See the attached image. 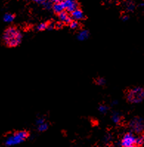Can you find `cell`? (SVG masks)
<instances>
[{
	"label": "cell",
	"mask_w": 144,
	"mask_h": 147,
	"mask_svg": "<svg viewBox=\"0 0 144 147\" xmlns=\"http://www.w3.org/2000/svg\"><path fill=\"white\" fill-rule=\"evenodd\" d=\"M3 39L8 47H16L21 43L22 35L16 28L11 27L7 28L4 33Z\"/></svg>",
	"instance_id": "1"
},
{
	"label": "cell",
	"mask_w": 144,
	"mask_h": 147,
	"mask_svg": "<svg viewBox=\"0 0 144 147\" xmlns=\"http://www.w3.org/2000/svg\"><path fill=\"white\" fill-rule=\"evenodd\" d=\"M28 137V133L25 131H19L7 137L6 139L5 144L7 146H15L17 144H21L22 142L26 140Z\"/></svg>",
	"instance_id": "2"
},
{
	"label": "cell",
	"mask_w": 144,
	"mask_h": 147,
	"mask_svg": "<svg viewBox=\"0 0 144 147\" xmlns=\"http://www.w3.org/2000/svg\"><path fill=\"white\" fill-rule=\"evenodd\" d=\"M144 98V90L141 87H135L129 90L127 99L131 103H140Z\"/></svg>",
	"instance_id": "3"
},
{
	"label": "cell",
	"mask_w": 144,
	"mask_h": 147,
	"mask_svg": "<svg viewBox=\"0 0 144 147\" xmlns=\"http://www.w3.org/2000/svg\"><path fill=\"white\" fill-rule=\"evenodd\" d=\"M130 127L136 133H142L144 131V122L141 118H134L130 122Z\"/></svg>",
	"instance_id": "4"
},
{
	"label": "cell",
	"mask_w": 144,
	"mask_h": 147,
	"mask_svg": "<svg viewBox=\"0 0 144 147\" xmlns=\"http://www.w3.org/2000/svg\"><path fill=\"white\" fill-rule=\"evenodd\" d=\"M136 138L132 133H127L121 140V146L123 147H128L135 144Z\"/></svg>",
	"instance_id": "5"
},
{
	"label": "cell",
	"mask_w": 144,
	"mask_h": 147,
	"mask_svg": "<svg viewBox=\"0 0 144 147\" xmlns=\"http://www.w3.org/2000/svg\"><path fill=\"white\" fill-rule=\"evenodd\" d=\"M63 3H64V8L68 12L72 13L73 11L76 10L77 7H78V4L75 0H64Z\"/></svg>",
	"instance_id": "6"
},
{
	"label": "cell",
	"mask_w": 144,
	"mask_h": 147,
	"mask_svg": "<svg viewBox=\"0 0 144 147\" xmlns=\"http://www.w3.org/2000/svg\"><path fill=\"white\" fill-rule=\"evenodd\" d=\"M71 16L72 18H73L75 21L76 20H81V19H83V13L80 9L77 8L76 10H75L74 11L71 13Z\"/></svg>",
	"instance_id": "7"
},
{
	"label": "cell",
	"mask_w": 144,
	"mask_h": 147,
	"mask_svg": "<svg viewBox=\"0 0 144 147\" xmlns=\"http://www.w3.org/2000/svg\"><path fill=\"white\" fill-rule=\"evenodd\" d=\"M59 18L60 19V21L62 22L65 23H69L71 22V17L69 16V14L65 11H63L61 13L59 14Z\"/></svg>",
	"instance_id": "8"
},
{
	"label": "cell",
	"mask_w": 144,
	"mask_h": 147,
	"mask_svg": "<svg viewBox=\"0 0 144 147\" xmlns=\"http://www.w3.org/2000/svg\"><path fill=\"white\" fill-rule=\"evenodd\" d=\"M53 11L57 13H61V12L64 11L65 8H64V5L63 2H59V3H55L53 6H52Z\"/></svg>",
	"instance_id": "9"
},
{
	"label": "cell",
	"mask_w": 144,
	"mask_h": 147,
	"mask_svg": "<svg viewBox=\"0 0 144 147\" xmlns=\"http://www.w3.org/2000/svg\"><path fill=\"white\" fill-rule=\"evenodd\" d=\"M89 37V33L87 30H82L78 35V38L80 41H84Z\"/></svg>",
	"instance_id": "10"
},
{
	"label": "cell",
	"mask_w": 144,
	"mask_h": 147,
	"mask_svg": "<svg viewBox=\"0 0 144 147\" xmlns=\"http://www.w3.org/2000/svg\"><path fill=\"white\" fill-rule=\"evenodd\" d=\"M14 16L13 14L11 13H6L5 16H4V21L5 22L7 23H10V22H12L14 20Z\"/></svg>",
	"instance_id": "11"
},
{
	"label": "cell",
	"mask_w": 144,
	"mask_h": 147,
	"mask_svg": "<svg viewBox=\"0 0 144 147\" xmlns=\"http://www.w3.org/2000/svg\"><path fill=\"white\" fill-rule=\"evenodd\" d=\"M144 144V136L143 135H141V136H139L137 138H136L135 140V144L137 146H142Z\"/></svg>",
	"instance_id": "12"
},
{
	"label": "cell",
	"mask_w": 144,
	"mask_h": 147,
	"mask_svg": "<svg viewBox=\"0 0 144 147\" xmlns=\"http://www.w3.org/2000/svg\"><path fill=\"white\" fill-rule=\"evenodd\" d=\"M112 120L114 123H118L120 122V115L118 114V113H115V114H113L112 116Z\"/></svg>",
	"instance_id": "13"
},
{
	"label": "cell",
	"mask_w": 144,
	"mask_h": 147,
	"mask_svg": "<svg viewBox=\"0 0 144 147\" xmlns=\"http://www.w3.org/2000/svg\"><path fill=\"white\" fill-rule=\"evenodd\" d=\"M47 128H48V126H47V124L45 122H44V123L38 125V129L40 131H45V130L47 129Z\"/></svg>",
	"instance_id": "14"
},
{
	"label": "cell",
	"mask_w": 144,
	"mask_h": 147,
	"mask_svg": "<svg viewBox=\"0 0 144 147\" xmlns=\"http://www.w3.org/2000/svg\"><path fill=\"white\" fill-rule=\"evenodd\" d=\"M37 29L38 30H44L47 29V24L46 23H41L37 26Z\"/></svg>",
	"instance_id": "15"
},
{
	"label": "cell",
	"mask_w": 144,
	"mask_h": 147,
	"mask_svg": "<svg viewBox=\"0 0 144 147\" xmlns=\"http://www.w3.org/2000/svg\"><path fill=\"white\" fill-rule=\"evenodd\" d=\"M69 27L72 28V29H76L78 27V23L76 21H71L69 22Z\"/></svg>",
	"instance_id": "16"
},
{
	"label": "cell",
	"mask_w": 144,
	"mask_h": 147,
	"mask_svg": "<svg viewBox=\"0 0 144 147\" xmlns=\"http://www.w3.org/2000/svg\"><path fill=\"white\" fill-rule=\"evenodd\" d=\"M99 111H100V113H105L106 111H107V107L104 105L100 106V107H99Z\"/></svg>",
	"instance_id": "17"
},
{
	"label": "cell",
	"mask_w": 144,
	"mask_h": 147,
	"mask_svg": "<svg viewBox=\"0 0 144 147\" xmlns=\"http://www.w3.org/2000/svg\"><path fill=\"white\" fill-rule=\"evenodd\" d=\"M97 83L99 85H103L105 83V81H104V79H103V78H98V79L97 80Z\"/></svg>",
	"instance_id": "18"
},
{
	"label": "cell",
	"mask_w": 144,
	"mask_h": 147,
	"mask_svg": "<svg viewBox=\"0 0 144 147\" xmlns=\"http://www.w3.org/2000/svg\"><path fill=\"white\" fill-rule=\"evenodd\" d=\"M43 4H44V7H47V8H50L51 7V3L50 2L46 1V2Z\"/></svg>",
	"instance_id": "19"
},
{
	"label": "cell",
	"mask_w": 144,
	"mask_h": 147,
	"mask_svg": "<svg viewBox=\"0 0 144 147\" xmlns=\"http://www.w3.org/2000/svg\"><path fill=\"white\" fill-rule=\"evenodd\" d=\"M127 9H128L129 11H132L134 9V5L132 4H129L128 5V7H127Z\"/></svg>",
	"instance_id": "20"
},
{
	"label": "cell",
	"mask_w": 144,
	"mask_h": 147,
	"mask_svg": "<svg viewBox=\"0 0 144 147\" xmlns=\"http://www.w3.org/2000/svg\"><path fill=\"white\" fill-rule=\"evenodd\" d=\"M44 120L42 119V118H39V119L37 121V124H41V123H44Z\"/></svg>",
	"instance_id": "21"
},
{
	"label": "cell",
	"mask_w": 144,
	"mask_h": 147,
	"mask_svg": "<svg viewBox=\"0 0 144 147\" xmlns=\"http://www.w3.org/2000/svg\"><path fill=\"white\" fill-rule=\"evenodd\" d=\"M36 2H38V3H44V2L47 1V0H34Z\"/></svg>",
	"instance_id": "22"
},
{
	"label": "cell",
	"mask_w": 144,
	"mask_h": 147,
	"mask_svg": "<svg viewBox=\"0 0 144 147\" xmlns=\"http://www.w3.org/2000/svg\"><path fill=\"white\" fill-rule=\"evenodd\" d=\"M52 1L55 3H59V2H63L64 0H52Z\"/></svg>",
	"instance_id": "23"
},
{
	"label": "cell",
	"mask_w": 144,
	"mask_h": 147,
	"mask_svg": "<svg viewBox=\"0 0 144 147\" xmlns=\"http://www.w3.org/2000/svg\"><path fill=\"white\" fill-rule=\"evenodd\" d=\"M56 26H57V28H61V26H62V24H61V23H58Z\"/></svg>",
	"instance_id": "24"
},
{
	"label": "cell",
	"mask_w": 144,
	"mask_h": 147,
	"mask_svg": "<svg viewBox=\"0 0 144 147\" xmlns=\"http://www.w3.org/2000/svg\"><path fill=\"white\" fill-rule=\"evenodd\" d=\"M123 19L124 21H126V20H127V19H128V17H127V16H123Z\"/></svg>",
	"instance_id": "25"
},
{
	"label": "cell",
	"mask_w": 144,
	"mask_h": 147,
	"mask_svg": "<svg viewBox=\"0 0 144 147\" xmlns=\"http://www.w3.org/2000/svg\"><path fill=\"white\" fill-rule=\"evenodd\" d=\"M128 147H137V146H136L135 145H133V146H128Z\"/></svg>",
	"instance_id": "26"
}]
</instances>
